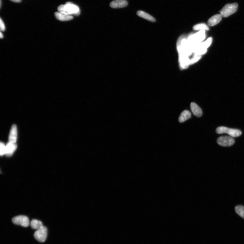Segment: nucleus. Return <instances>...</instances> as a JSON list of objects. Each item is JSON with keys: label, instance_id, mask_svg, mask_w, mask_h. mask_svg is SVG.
I'll use <instances>...</instances> for the list:
<instances>
[{"label": "nucleus", "instance_id": "nucleus-1", "mask_svg": "<svg viewBox=\"0 0 244 244\" xmlns=\"http://www.w3.org/2000/svg\"><path fill=\"white\" fill-rule=\"evenodd\" d=\"M58 10L60 13L72 16V15L78 16L81 12L79 7L71 2H67L64 5L59 6Z\"/></svg>", "mask_w": 244, "mask_h": 244}, {"label": "nucleus", "instance_id": "nucleus-2", "mask_svg": "<svg viewBox=\"0 0 244 244\" xmlns=\"http://www.w3.org/2000/svg\"><path fill=\"white\" fill-rule=\"evenodd\" d=\"M238 7V4L237 3L228 4L223 7L219 12L223 17H227L235 13L237 10Z\"/></svg>", "mask_w": 244, "mask_h": 244}, {"label": "nucleus", "instance_id": "nucleus-3", "mask_svg": "<svg viewBox=\"0 0 244 244\" xmlns=\"http://www.w3.org/2000/svg\"><path fill=\"white\" fill-rule=\"evenodd\" d=\"M216 132L218 134L226 133L232 137H237L241 136L242 132L237 129L228 128L225 127H220L216 129Z\"/></svg>", "mask_w": 244, "mask_h": 244}, {"label": "nucleus", "instance_id": "nucleus-4", "mask_svg": "<svg viewBox=\"0 0 244 244\" xmlns=\"http://www.w3.org/2000/svg\"><path fill=\"white\" fill-rule=\"evenodd\" d=\"M48 234V230L46 227L44 226L36 230L34 233V238L37 241L39 242L43 243L45 242L47 239Z\"/></svg>", "mask_w": 244, "mask_h": 244}, {"label": "nucleus", "instance_id": "nucleus-5", "mask_svg": "<svg viewBox=\"0 0 244 244\" xmlns=\"http://www.w3.org/2000/svg\"><path fill=\"white\" fill-rule=\"evenodd\" d=\"M12 222L15 224L24 227H27L30 224L28 217L24 215L18 216L13 217Z\"/></svg>", "mask_w": 244, "mask_h": 244}, {"label": "nucleus", "instance_id": "nucleus-6", "mask_svg": "<svg viewBox=\"0 0 244 244\" xmlns=\"http://www.w3.org/2000/svg\"><path fill=\"white\" fill-rule=\"evenodd\" d=\"M217 143L220 146L230 147L233 145L235 143V140L233 137L230 136H222L217 139Z\"/></svg>", "mask_w": 244, "mask_h": 244}, {"label": "nucleus", "instance_id": "nucleus-7", "mask_svg": "<svg viewBox=\"0 0 244 244\" xmlns=\"http://www.w3.org/2000/svg\"><path fill=\"white\" fill-rule=\"evenodd\" d=\"M128 2L126 0H115L110 2V6L113 8H121L126 7Z\"/></svg>", "mask_w": 244, "mask_h": 244}, {"label": "nucleus", "instance_id": "nucleus-8", "mask_svg": "<svg viewBox=\"0 0 244 244\" xmlns=\"http://www.w3.org/2000/svg\"><path fill=\"white\" fill-rule=\"evenodd\" d=\"M17 128L16 125L13 124L11 127L9 136V142L16 143L17 139Z\"/></svg>", "mask_w": 244, "mask_h": 244}, {"label": "nucleus", "instance_id": "nucleus-9", "mask_svg": "<svg viewBox=\"0 0 244 244\" xmlns=\"http://www.w3.org/2000/svg\"><path fill=\"white\" fill-rule=\"evenodd\" d=\"M17 147L16 143H12L9 142L7 143L6 146V154L7 157H10L12 156L14 152L16 150Z\"/></svg>", "mask_w": 244, "mask_h": 244}, {"label": "nucleus", "instance_id": "nucleus-10", "mask_svg": "<svg viewBox=\"0 0 244 244\" xmlns=\"http://www.w3.org/2000/svg\"><path fill=\"white\" fill-rule=\"evenodd\" d=\"M222 16L220 14L214 15L208 21V25L211 26H214L219 23L222 20Z\"/></svg>", "mask_w": 244, "mask_h": 244}, {"label": "nucleus", "instance_id": "nucleus-11", "mask_svg": "<svg viewBox=\"0 0 244 244\" xmlns=\"http://www.w3.org/2000/svg\"><path fill=\"white\" fill-rule=\"evenodd\" d=\"M190 109L194 115L200 117L203 115V112L201 109L195 103L192 102L190 105Z\"/></svg>", "mask_w": 244, "mask_h": 244}, {"label": "nucleus", "instance_id": "nucleus-12", "mask_svg": "<svg viewBox=\"0 0 244 244\" xmlns=\"http://www.w3.org/2000/svg\"><path fill=\"white\" fill-rule=\"evenodd\" d=\"M55 15L56 18L58 20L61 21H70L73 18V16L72 15L63 14L59 12H55Z\"/></svg>", "mask_w": 244, "mask_h": 244}, {"label": "nucleus", "instance_id": "nucleus-13", "mask_svg": "<svg viewBox=\"0 0 244 244\" xmlns=\"http://www.w3.org/2000/svg\"><path fill=\"white\" fill-rule=\"evenodd\" d=\"M137 14L139 16L146 19V20L148 21L152 22L156 21V20L153 17H152L150 14L144 12V11H137Z\"/></svg>", "mask_w": 244, "mask_h": 244}, {"label": "nucleus", "instance_id": "nucleus-14", "mask_svg": "<svg viewBox=\"0 0 244 244\" xmlns=\"http://www.w3.org/2000/svg\"><path fill=\"white\" fill-rule=\"evenodd\" d=\"M191 116V113L188 110H185L181 114L179 118V121L181 123H183L190 119Z\"/></svg>", "mask_w": 244, "mask_h": 244}, {"label": "nucleus", "instance_id": "nucleus-15", "mask_svg": "<svg viewBox=\"0 0 244 244\" xmlns=\"http://www.w3.org/2000/svg\"><path fill=\"white\" fill-rule=\"evenodd\" d=\"M30 227L33 229L37 230L44 227L41 221L36 219H33L30 223Z\"/></svg>", "mask_w": 244, "mask_h": 244}, {"label": "nucleus", "instance_id": "nucleus-16", "mask_svg": "<svg viewBox=\"0 0 244 244\" xmlns=\"http://www.w3.org/2000/svg\"><path fill=\"white\" fill-rule=\"evenodd\" d=\"M193 29L195 30H208L209 28L208 26L204 23H201L193 26Z\"/></svg>", "mask_w": 244, "mask_h": 244}, {"label": "nucleus", "instance_id": "nucleus-17", "mask_svg": "<svg viewBox=\"0 0 244 244\" xmlns=\"http://www.w3.org/2000/svg\"><path fill=\"white\" fill-rule=\"evenodd\" d=\"M235 210L238 215L244 219V207L243 206H237L235 207Z\"/></svg>", "mask_w": 244, "mask_h": 244}, {"label": "nucleus", "instance_id": "nucleus-18", "mask_svg": "<svg viewBox=\"0 0 244 244\" xmlns=\"http://www.w3.org/2000/svg\"><path fill=\"white\" fill-rule=\"evenodd\" d=\"M207 51V49H200L197 50L194 53V56H201V55L204 54L206 53Z\"/></svg>", "mask_w": 244, "mask_h": 244}, {"label": "nucleus", "instance_id": "nucleus-19", "mask_svg": "<svg viewBox=\"0 0 244 244\" xmlns=\"http://www.w3.org/2000/svg\"><path fill=\"white\" fill-rule=\"evenodd\" d=\"M6 146L3 143L1 142L0 143V147H1L0 154L1 156H2L6 154Z\"/></svg>", "mask_w": 244, "mask_h": 244}, {"label": "nucleus", "instance_id": "nucleus-20", "mask_svg": "<svg viewBox=\"0 0 244 244\" xmlns=\"http://www.w3.org/2000/svg\"><path fill=\"white\" fill-rule=\"evenodd\" d=\"M201 58V56H194L193 58L190 60V64H192L199 60Z\"/></svg>", "mask_w": 244, "mask_h": 244}, {"label": "nucleus", "instance_id": "nucleus-21", "mask_svg": "<svg viewBox=\"0 0 244 244\" xmlns=\"http://www.w3.org/2000/svg\"><path fill=\"white\" fill-rule=\"evenodd\" d=\"M0 28L1 31H4L5 30V26L1 18L0 20Z\"/></svg>", "mask_w": 244, "mask_h": 244}, {"label": "nucleus", "instance_id": "nucleus-22", "mask_svg": "<svg viewBox=\"0 0 244 244\" xmlns=\"http://www.w3.org/2000/svg\"><path fill=\"white\" fill-rule=\"evenodd\" d=\"M10 1L16 3L20 2L21 1V0H10Z\"/></svg>", "mask_w": 244, "mask_h": 244}, {"label": "nucleus", "instance_id": "nucleus-23", "mask_svg": "<svg viewBox=\"0 0 244 244\" xmlns=\"http://www.w3.org/2000/svg\"><path fill=\"white\" fill-rule=\"evenodd\" d=\"M0 37H1V39H2L3 37V34L2 32H1V33H0Z\"/></svg>", "mask_w": 244, "mask_h": 244}, {"label": "nucleus", "instance_id": "nucleus-24", "mask_svg": "<svg viewBox=\"0 0 244 244\" xmlns=\"http://www.w3.org/2000/svg\"><path fill=\"white\" fill-rule=\"evenodd\" d=\"M0 3H1V5H0V6H1V7L2 3V0H1V2H0Z\"/></svg>", "mask_w": 244, "mask_h": 244}]
</instances>
